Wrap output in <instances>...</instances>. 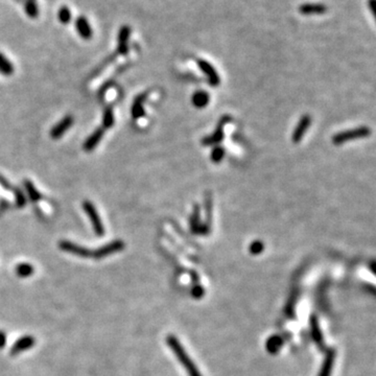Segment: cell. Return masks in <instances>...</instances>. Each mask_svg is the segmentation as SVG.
I'll use <instances>...</instances> for the list:
<instances>
[{
    "instance_id": "6da1fadb",
    "label": "cell",
    "mask_w": 376,
    "mask_h": 376,
    "mask_svg": "<svg viewBox=\"0 0 376 376\" xmlns=\"http://www.w3.org/2000/svg\"><path fill=\"white\" fill-rule=\"evenodd\" d=\"M166 344L169 346V348L171 349L173 354L177 356V358L179 359L181 365L186 370L188 376H202L201 372L199 371V369L197 368V366L195 365V363L193 361V359L190 357V355L187 354L186 350L183 348V346L181 345V343H180V341L178 340L177 337L172 336V335L167 336L166 337Z\"/></svg>"
},
{
    "instance_id": "7a4b0ae2",
    "label": "cell",
    "mask_w": 376,
    "mask_h": 376,
    "mask_svg": "<svg viewBox=\"0 0 376 376\" xmlns=\"http://www.w3.org/2000/svg\"><path fill=\"white\" fill-rule=\"evenodd\" d=\"M371 130L367 127H360L352 130H348V131L341 132L337 135L332 137V143L336 146H340V144L345 143L346 141L353 140V139H359V138H366L370 136Z\"/></svg>"
},
{
    "instance_id": "3957f363",
    "label": "cell",
    "mask_w": 376,
    "mask_h": 376,
    "mask_svg": "<svg viewBox=\"0 0 376 376\" xmlns=\"http://www.w3.org/2000/svg\"><path fill=\"white\" fill-rule=\"evenodd\" d=\"M83 209L88 215V218L92 224L94 232L97 236H103L105 234V227L102 222V219L95 208V206L91 203L90 201H84L83 203Z\"/></svg>"
},
{
    "instance_id": "277c9868",
    "label": "cell",
    "mask_w": 376,
    "mask_h": 376,
    "mask_svg": "<svg viewBox=\"0 0 376 376\" xmlns=\"http://www.w3.org/2000/svg\"><path fill=\"white\" fill-rule=\"evenodd\" d=\"M126 248V243L121 239H115L111 242H108L104 244L103 247H100L96 250L92 251L91 258L94 259H103L105 257L111 256L113 254H116L118 252H121Z\"/></svg>"
},
{
    "instance_id": "5b68a950",
    "label": "cell",
    "mask_w": 376,
    "mask_h": 376,
    "mask_svg": "<svg viewBox=\"0 0 376 376\" xmlns=\"http://www.w3.org/2000/svg\"><path fill=\"white\" fill-rule=\"evenodd\" d=\"M59 248L66 253L72 254L78 257H82V258H90L92 254V250L87 249L83 247V245L71 242L69 240H61L59 242Z\"/></svg>"
},
{
    "instance_id": "8992f818",
    "label": "cell",
    "mask_w": 376,
    "mask_h": 376,
    "mask_svg": "<svg viewBox=\"0 0 376 376\" xmlns=\"http://www.w3.org/2000/svg\"><path fill=\"white\" fill-rule=\"evenodd\" d=\"M35 345H36V339L33 336L21 337L11 347L10 354L12 356L19 355L27 350H30L31 348H33Z\"/></svg>"
},
{
    "instance_id": "52a82bcc",
    "label": "cell",
    "mask_w": 376,
    "mask_h": 376,
    "mask_svg": "<svg viewBox=\"0 0 376 376\" xmlns=\"http://www.w3.org/2000/svg\"><path fill=\"white\" fill-rule=\"evenodd\" d=\"M131 33L132 30L129 25H122L119 28L117 36V52L121 55H127L129 53V41Z\"/></svg>"
},
{
    "instance_id": "ba28073f",
    "label": "cell",
    "mask_w": 376,
    "mask_h": 376,
    "mask_svg": "<svg viewBox=\"0 0 376 376\" xmlns=\"http://www.w3.org/2000/svg\"><path fill=\"white\" fill-rule=\"evenodd\" d=\"M74 124V117L71 115H66V116L57 122L51 130H50V137L52 139L61 138L68 130Z\"/></svg>"
},
{
    "instance_id": "9c48e42d",
    "label": "cell",
    "mask_w": 376,
    "mask_h": 376,
    "mask_svg": "<svg viewBox=\"0 0 376 376\" xmlns=\"http://www.w3.org/2000/svg\"><path fill=\"white\" fill-rule=\"evenodd\" d=\"M75 25L79 36L84 40H90L93 37V28L86 16H79L76 19Z\"/></svg>"
},
{
    "instance_id": "30bf717a",
    "label": "cell",
    "mask_w": 376,
    "mask_h": 376,
    "mask_svg": "<svg viewBox=\"0 0 376 376\" xmlns=\"http://www.w3.org/2000/svg\"><path fill=\"white\" fill-rule=\"evenodd\" d=\"M104 135H105V129L100 128V127L97 128L95 131L86 139L83 149L86 152H92L98 146V143L102 141Z\"/></svg>"
},
{
    "instance_id": "8fae6325",
    "label": "cell",
    "mask_w": 376,
    "mask_h": 376,
    "mask_svg": "<svg viewBox=\"0 0 376 376\" xmlns=\"http://www.w3.org/2000/svg\"><path fill=\"white\" fill-rule=\"evenodd\" d=\"M198 65L200 69L204 72V74L207 76L210 84L212 86H219L221 80L218 75V72L215 71L214 67L207 61L205 60H198Z\"/></svg>"
},
{
    "instance_id": "7c38bea8",
    "label": "cell",
    "mask_w": 376,
    "mask_h": 376,
    "mask_svg": "<svg viewBox=\"0 0 376 376\" xmlns=\"http://www.w3.org/2000/svg\"><path fill=\"white\" fill-rule=\"evenodd\" d=\"M310 331H311V337L317 344V346L319 347L321 350H326L325 346H324V339L322 335V330L319 325V321H318V318L316 316H312L310 318Z\"/></svg>"
},
{
    "instance_id": "4fadbf2b",
    "label": "cell",
    "mask_w": 376,
    "mask_h": 376,
    "mask_svg": "<svg viewBox=\"0 0 376 376\" xmlns=\"http://www.w3.org/2000/svg\"><path fill=\"white\" fill-rule=\"evenodd\" d=\"M336 349L334 348H329L325 350V358L323 361V365L321 368V371L319 373V376H330L332 367H334L335 364V359H336Z\"/></svg>"
},
{
    "instance_id": "5bb4252c",
    "label": "cell",
    "mask_w": 376,
    "mask_h": 376,
    "mask_svg": "<svg viewBox=\"0 0 376 376\" xmlns=\"http://www.w3.org/2000/svg\"><path fill=\"white\" fill-rule=\"evenodd\" d=\"M310 123H311V117L309 116V115H304V116H303L300 119V121L298 122V124L295 129L293 137H292V139L295 143H298L303 138L305 132L307 131V129L309 128Z\"/></svg>"
},
{
    "instance_id": "9a60e30c",
    "label": "cell",
    "mask_w": 376,
    "mask_h": 376,
    "mask_svg": "<svg viewBox=\"0 0 376 376\" xmlns=\"http://www.w3.org/2000/svg\"><path fill=\"white\" fill-rule=\"evenodd\" d=\"M326 11L327 8L322 4H304L299 8V12L303 15H321Z\"/></svg>"
},
{
    "instance_id": "2e32d148",
    "label": "cell",
    "mask_w": 376,
    "mask_h": 376,
    "mask_svg": "<svg viewBox=\"0 0 376 376\" xmlns=\"http://www.w3.org/2000/svg\"><path fill=\"white\" fill-rule=\"evenodd\" d=\"M147 98V93L144 94H140L138 95L135 99H134V103L132 105V109H131V113H132V116L134 119H139L141 117H143L144 115H146V111H144V100H146Z\"/></svg>"
},
{
    "instance_id": "e0dca14e",
    "label": "cell",
    "mask_w": 376,
    "mask_h": 376,
    "mask_svg": "<svg viewBox=\"0 0 376 376\" xmlns=\"http://www.w3.org/2000/svg\"><path fill=\"white\" fill-rule=\"evenodd\" d=\"M231 120V117L230 116H224V118L221 120L220 124H219V129L216 130V131L214 132V135L211 136V137H207L203 140V144H205V146H209V144H212V143H216V142H220L222 139H223V127L225 123L229 122Z\"/></svg>"
},
{
    "instance_id": "ac0fdd59",
    "label": "cell",
    "mask_w": 376,
    "mask_h": 376,
    "mask_svg": "<svg viewBox=\"0 0 376 376\" xmlns=\"http://www.w3.org/2000/svg\"><path fill=\"white\" fill-rule=\"evenodd\" d=\"M24 12L31 19L39 17V6L37 0H23Z\"/></svg>"
},
{
    "instance_id": "d6986e66",
    "label": "cell",
    "mask_w": 376,
    "mask_h": 376,
    "mask_svg": "<svg viewBox=\"0 0 376 376\" xmlns=\"http://www.w3.org/2000/svg\"><path fill=\"white\" fill-rule=\"evenodd\" d=\"M35 273V268L28 263H21L16 266L15 274L20 278H28Z\"/></svg>"
},
{
    "instance_id": "ffe728a7",
    "label": "cell",
    "mask_w": 376,
    "mask_h": 376,
    "mask_svg": "<svg viewBox=\"0 0 376 376\" xmlns=\"http://www.w3.org/2000/svg\"><path fill=\"white\" fill-rule=\"evenodd\" d=\"M282 346H283V340L279 336H273L267 341L266 348L270 353L276 354L280 350Z\"/></svg>"
},
{
    "instance_id": "44dd1931",
    "label": "cell",
    "mask_w": 376,
    "mask_h": 376,
    "mask_svg": "<svg viewBox=\"0 0 376 376\" xmlns=\"http://www.w3.org/2000/svg\"><path fill=\"white\" fill-rule=\"evenodd\" d=\"M14 71H15V68H14L13 63L4 53L0 52V74L6 77H10L14 74Z\"/></svg>"
},
{
    "instance_id": "7402d4cb",
    "label": "cell",
    "mask_w": 376,
    "mask_h": 376,
    "mask_svg": "<svg viewBox=\"0 0 376 376\" xmlns=\"http://www.w3.org/2000/svg\"><path fill=\"white\" fill-rule=\"evenodd\" d=\"M23 184H24V187H25V191L27 193V196L28 198L31 199L32 202H38L42 199V196L41 194L39 193V191L36 188V186L33 184L32 181L30 180H24L23 181Z\"/></svg>"
},
{
    "instance_id": "603a6c76",
    "label": "cell",
    "mask_w": 376,
    "mask_h": 376,
    "mask_svg": "<svg viewBox=\"0 0 376 376\" xmlns=\"http://www.w3.org/2000/svg\"><path fill=\"white\" fill-rule=\"evenodd\" d=\"M193 103L198 108H203L209 103V95L205 91H198L193 96Z\"/></svg>"
},
{
    "instance_id": "cb8c5ba5",
    "label": "cell",
    "mask_w": 376,
    "mask_h": 376,
    "mask_svg": "<svg viewBox=\"0 0 376 376\" xmlns=\"http://www.w3.org/2000/svg\"><path fill=\"white\" fill-rule=\"evenodd\" d=\"M72 14L68 7L62 6L59 11H57V19L62 24H68L71 21Z\"/></svg>"
},
{
    "instance_id": "d4e9b609",
    "label": "cell",
    "mask_w": 376,
    "mask_h": 376,
    "mask_svg": "<svg viewBox=\"0 0 376 376\" xmlns=\"http://www.w3.org/2000/svg\"><path fill=\"white\" fill-rule=\"evenodd\" d=\"M114 113L111 107H107L103 114V128L111 129L114 126Z\"/></svg>"
},
{
    "instance_id": "484cf974",
    "label": "cell",
    "mask_w": 376,
    "mask_h": 376,
    "mask_svg": "<svg viewBox=\"0 0 376 376\" xmlns=\"http://www.w3.org/2000/svg\"><path fill=\"white\" fill-rule=\"evenodd\" d=\"M191 226L192 230L194 232H200L201 226H200V207L198 205L195 206V210L192 216V221H191Z\"/></svg>"
},
{
    "instance_id": "4316f807",
    "label": "cell",
    "mask_w": 376,
    "mask_h": 376,
    "mask_svg": "<svg viewBox=\"0 0 376 376\" xmlns=\"http://www.w3.org/2000/svg\"><path fill=\"white\" fill-rule=\"evenodd\" d=\"M264 249H265V245H264V243L262 241H260V240H256V241L252 242L250 244V247H249L250 253L253 254V255L260 254V253H262L264 251Z\"/></svg>"
},
{
    "instance_id": "83f0119b",
    "label": "cell",
    "mask_w": 376,
    "mask_h": 376,
    "mask_svg": "<svg viewBox=\"0 0 376 376\" xmlns=\"http://www.w3.org/2000/svg\"><path fill=\"white\" fill-rule=\"evenodd\" d=\"M225 156V151L223 148H215L211 154V158H212V161L214 163H220L222 161V159L224 158Z\"/></svg>"
},
{
    "instance_id": "f1b7e54d",
    "label": "cell",
    "mask_w": 376,
    "mask_h": 376,
    "mask_svg": "<svg viewBox=\"0 0 376 376\" xmlns=\"http://www.w3.org/2000/svg\"><path fill=\"white\" fill-rule=\"evenodd\" d=\"M15 198H16V204L18 207H23L26 203L25 201V196L23 195V193L19 190V188H17V190H15Z\"/></svg>"
},
{
    "instance_id": "f546056e",
    "label": "cell",
    "mask_w": 376,
    "mask_h": 376,
    "mask_svg": "<svg viewBox=\"0 0 376 376\" xmlns=\"http://www.w3.org/2000/svg\"><path fill=\"white\" fill-rule=\"evenodd\" d=\"M7 334L4 330H0V349H4L7 345Z\"/></svg>"
},
{
    "instance_id": "4dcf8cb0",
    "label": "cell",
    "mask_w": 376,
    "mask_h": 376,
    "mask_svg": "<svg viewBox=\"0 0 376 376\" xmlns=\"http://www.w3.org/2000/svg\"><path fill=\"white\" fill-rule=\"evenodd\" d=\"M193 296L194 297H196V298H200V297H202V296H203V294H204V291H203V287H202V286H200V285H197L195 288H194V290H193Z\"/></svg>"
},
{
    "instance_id": "1f68e13d",
    "label": "cell",
    "mask_w": 376,
    "mask_h": 376,
    "mask_svg": "<svg viewBox=\"0 0 376 376\" xmlns=\"http://www.w3.org/2000/svg\"><path fill=\"white\" fill-rule=\"evenodd\" d=\"M375 4H376V0H369V3H368L369 9L371 10L373 15H375Z\"/></svg>"
},
{
    "instance_id": "d6a6232c",
    "label": "cell",
    "mask_w": 376,
    "mask_h": 376,
    "mask_svg": "<svg viewBox=\"0 0 376 376\" xmlns=\"http://www.w3.org/2000/svg\"><path fill=\"white\" fill-rule=\"evenodd\" d=\"M15 2H16V3H19V4H20V3H22V2H23V0H15Z\"/></svg>"
}]
</instances>
